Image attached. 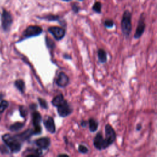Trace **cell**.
<instances>
[{
    "mask_svg": "<svg viewBox=\"0 0 157 157\" xmlns=\"http://www.w3.org/2000/svg\"><path fill=\"white\" fill-rule=\"evenodd\" d=\"M2 139L12 153H17L20 150L21 144L15 136H12L6 134L2 136Z\"/></svg>",
    "mask_w": 157,
    "mask_h": 157,
    "instance_id": "cell-1",
    "label": "cell"
},
{
    "mask_svg": "<svg viewBox=\"0 0 157 157\" xmlns=\"http://www.w3.org/2000/svg\"><path fill=\"white\" fill-rule=\"evenodd\" d=\"M121 28L123 35L126 37H129L132 29L131 13L129 10L124 11L123 15L121 21Z\"/></svg>",
    "mask_w": 157,
    "mask_h": 157,
    "instance_id": "cell-2",
    "label": "cell"
},
{
    "mask_svg": "<svg viewBox=\"0 0 157 157\" xmlns=\"http://www.w3.org/2000/svg\"><path fill=\"white\" fill-rule=\"evenodd\" d=\"M57 112L61 117H66L69 115L73 111L72 108L68 104L67 101L65 99L57 107Z\"/></svg>",
    "mask_w": 157,
    "mask_h": 157,
    "instance_id": "cell-3",
    "label": "cell"
},
{
    "mask_svg": "<svg viewBox=\"0 0 157 157\" xmlns=\"http://www.w3.org/2000/svg\"><path fill=\"white\" fill-rule=\"evenodd\" d=\"M42 33V28L39 26L31 25L29 26L23 33L25 38L35 37L40 35Z\"/></svg>",
    "mask_w": 157,
    "mask_h": 157,
    "instance_id": "cell-4",
    "label": "cell"
},
{
    "mask_svg": "<svg viewBox=\"0 0 157 157\" xmlns=\"http://www.w3.org/2000/svg\"><path fill=\"white\" fill-rule=\"evenodd\" d=\"M93 145L96 149L99 150L105 149L109 147V145L107 144L105 139L103 138L102 134L100 132L97 133L95 137L94 138Z\"/></svg>",
    "mask_w": 157,
    "mask_h": 157,
    "instance_id": "cell-5",
    "label": "cell"
},
{
    "mask_svg": "<svg viewBox=\"0 0 157 157\" xmlns=\"http://www.w3.org/2000/svg\"><path fill=\"white\" fill-rule=\"evenodd\" d=\"M105 139L109 146L112 145L116 139L115 131L114 129L112 128V126L109 124H107L105 126Z\"/></svg>",
    "mask_w": 157,
    "mask_h": 157,
    "instance_id": "cell-6",
    "label": "cell"
},
{
    "mask_svg": "<svg viewBox=\"0 0 157 157\" xmlns=\"http://www.w3.org/2000/svg\"><path fill=\"white\" fill-rule=\"evenodd\" d=\"M48 31L52 34L56 40L62 39L64 37L66 33V31L64 28L58 26H51L48 28Z\"/></svg>",
    "mask_w": 157,
    "mask_h": 157,
    "instance_id": "cell-7",
    "label": "cell"
},
{
    "mask_svg": "<svg viewBox=\"0 0 157 157\" xmlns=\"http://www.w3.org/2000/svg\"><path fill=\"white\" fill-rule=\"evenodd\" d=\"M2 26L5 31H8L11 26L12 23V17L10 13L6 10H3L1 15Z\"/></svg>",
    "mask_w": 157,
    "mask_h": 157,
    "instance_id": "cell-8",
    "label": "cell"
},
{
    "mask_svg": "<svg viewBox=\"0 0 157 157\" xmlns=\"http://www.w3.org/2000/svg\"><path fill=\"white\" fill-rule=\"evenodd\" d=\"M145 28V21H144V14H142L139 20L137 26V28L136 29V31H135V33L134 35V37L137 39L140 38L142 36V35L143 34Z\"/></svg>",
    "mask_w": 157,
    "mask_h": 157,
    "instance_id": "cell-9",
    "label": "cell"
},
{
    "mask_svg": "<svg viewBox=\"0 0 157 157\" xmlns=\"http://www.w3.org/2000/svg\"><path fill=\"white\" fill-rule=\"evenodd\" d=\"M69 78L64 72H60L56 80V85L61 88H64L68 85Z\"/></svg>",
    "mask_w": 157,
    "mask_h": 157,
    "instance_id": "cell-10",
    "label": "cell"
},
{
    "mask_svg": "<svg viewBox=\"0 0 157 157\" xmlns=\"http://www.w3.org/2000/svg\"><path fill=\"white\" fill-rule=\"evenodd\" d=\"M36 145L42 150H47L50 145V139L47 137H44L37 139L35 141Z\"/></svg>",
    "mask_w": 157,
    "mask_h": 157,
    "instance_id": "cell-11",
    "label": "cell"
},
{
    "mask_svg": "<svg viewBox=\"0 0 157 157\" xmlns=\"http://www.w3.org/2000/svg\"><path fill=\"white\" fill-rule=\"evenodd\" d=\"M44 125L49 132L52 134L55 132V124L52 117H47L46 119L44 120Z\"/></svg>",
    "mask_w": 157,
    "mask_h": 157,
    "instance_id": "cell-12",
    "label": "cell"
},
{
    "mask_svg": "<svg viewBox=\"0 0 157 157\" xmlns=\"http://www.w3.org/2000/svg\"><path fill=\"white\" fill-rule=\"evenodd\" d=\"M32 121L34 126H39L42 121V116L37 111H34L32 113Z\"/></svg>",
    "mask_w": 157,
    "mask_h": 157,
    "instance_id": "cell-13",
    "label": "cell"
},
{
    "mask_svg": "<svg viewBox=\"0 0 157 157\" xmlns=\"http://www.w3.org/2000/svg\"><path fill=\"white\" fill-rule=\"evenodd\" d=\"M34 131H33V129H27L25 131L23 132L22 133H21L20 134H18V135H17L15 136L18 139H20V140H26L28 139H29L32 135H34Z\"/></svg>",
    "mask_w": 157,
    "mask_h": 157,
    "instance_id": "cell-14",
    "label": "cell"
},
{
    "mask_svg": "<svg viewBox=\"0 0 157 157\" xmlns=\"http://www.w3.org/2000/svg\"><path fill=\"white\" fill-rule=\"evenodd\" d=\"M98 60L100 63H106V61L107 60L106 52L104 49L99 48L98 50Z\"/></svg>",
    "mask_w": 157,
    "mask_h": 157,
    "instance_id": "cell-15",
    "label": "cell"
},
{
    "mask_svg": "<svg viewBox=\"0 0 157 157\" xmlns=\"http://www.w3.org/2000/svg\"><path fill=\"white\" fill-rule=\"evenodd\" d=\"M64 96L62 94H59L56 95L55 97L53 98V99L52 101V104L55 106V107H57L58 105H59L61 103H62L64 101Z\"/></svg>",
    "mask_w": 157,
    "mask_h": 157,
    "instance_id": "cell-16",
    "label": "cell"
},
{
    "mask_svg": "<svg viewBox=\"0 0 157 157\" xmlns=\"http://www.w3.org/2000/svg\"><path fill=\"white\" fill-rule=\"evenodd\" d=\"M88 124L89 125V129L91 132H95L98 127V122L93 119L90 118L88 121Z\"/></svg>",
    "mask_w": 157,
    "mask_h": 157,
    "instance_id": "cell-17",
    "label": "cell"
},
{
    "mask_svg": "<svg viewBox=\"0 0 157 157\" xmlns=\"http://www.w3.org/2000/svg\"><path fill=\"white\" fill-rule=\"evenodd\" d=\"M42 19L51 21H59V17L58 15H53V14H48L46 15H44L42 17H40Z\"/></svg>",
    "mask_w": 157,
    "mask_h": 157,
    "instance_id": "cell-18",
    "label": "cell"
},
{
    "mask_svg": "<svg viewBox=\"0 0 157 157\" xmlns=\"http://www.w3.org/2000/svg\"><path fill=\"white\" fill-rule=\"evenodd\" d=\"M15 86L17 87V88H18V90L20 92H21L22 93H24L25 88V82L22 80H21V79L17 80L15 82Z\"/></svg>",
    "mask_w": 157,
    "mask_h": 157,
    "instance_id": "cell-19",
    "label": "cell"
},
{
    "mask_svg": "<svg viewBox=\"0 0 157 157\" xmlns=\"http://www.w3.org/2000/svg\"><path fill=\"white\" fill-rule=\"evenodd\" d=\"M25 124L23 123H20V122H17L10 126V130L12 131H17L20 129H21L23 126Z\"/></svg>",
    "mask_w": 157,
    "mask_h": 157,
    "instance_id": "cell-20",
    "label": "cell"
},
{
    "mask_svg": "<svg viewBox=\"0 0 157 157\" xmlns=\"http://www.w3.org/2000/svg\"><path fill=\"white\" fill-rule=\"evenodd\" d=\"M45 42H46V45L47 47L50 48V49H53L55 47V42H53V40H52L50 38H48V37H45Z\"/></svg>",
    "mask_w": 157,
    "mask_h": 157,
    "instance_id": "cell-21",
    "label": "cell"
},
{
    "mask_svg": "<svg viewBox=\"0 0 157 157\" xmlns=\"http://www.w3.org/2000/svg\"><path fill=\"white\" fill-rule=\"evenodd\" d=\"M101 7H102L101 3L100 2H96L95 4L93 5L92 9L96 13H101Z\"/></svg>",
    "mask_w": 157,
    "mask_h": 157,
    "instance_id": "cell-22",
    "label": "cell"
},
{
    "mask_svg": "<svg viewBox=\"0 0 157 157\" xmlns=\"http://www.w3.org/2000/svg\"><path fill=\"white\" fill-rule=\"evenodd\" d=\"M38 102L41 107H42L43 109H47L48 104H47V101L45 99H44L41 98H38Z\"/></svg>",
    "mask_w": 157,
    "mask_h": 157,
    "instance_id": "cell-23",
    "label": "cell"
},
{
    "mask_svg": "<svg viewBox=\"0 0 157 157\" xmlns=\"http://www.w3.org/2000/svg\"><path fill=\"white\" fill-rule=\"evenodd\" d=\"M19 110H20V115L22 117H25L28 115V110L25 106H23V105L20 106Z\"/></svg>",
    "mask_w": 157,
    "mask_h": 157,
    "instance_id": "cell-24",
    "label": "cell"
},
{
    "mask_svg": "<svg viewBox=\"0 0 157 157\" xmlns=\"http://www.w3.org/2000/svg\"><path fill=\"white\" fill-rule=\"evenodd\" d=\"M9 103L7 101H2L0 103V113L3 112L5 109L8 107Z\"/></svg>",
    "mask_w": 157,
    "mask_h": 157,
    "instance_id": "cell-25",
    "label": "cell"
},
{
    "mask_svg": "<svg viewBox=\"0 0 157 157\" xmlns=\"http://www.w3.org/2000/svg\"><path fill=\"white\" fill-rule=\"evenodd\" d=\"M104 25L106 28H112L114 25V23L113 21L111 19H106L104 22Z\"/></svg>",
    "mask_w": 157,
    "mask_h": 157,
    "instance_id": "cell-26",
    "label": "cell"
},
{
    "mask_svg": "<svg viewBox=\"0 0 157 157\" xmlns=\"http://www.w3.org/2000/svg\"><path fill=\"white\" fill-rule=\"evenodd\" d=\"M78 151H79V152H80V153H82L85 154V153H88V149L86 148V146L80 144V145H79V146H78Z\"/></svg>",
    "mask_w": 157,
    "mask_h": 157,
    "instance_id": "cell-27",
    "label": "cell"
},
{
    "mask_svg": "<svg viewBox=\"0 0 157 157\" xmlns=\"http://www.w3.org/2000/svg\"><path fill=\"white\" fill-rule=\"evenodd\" d=\"M0 151L2 153H9L8 147L4 145H2L0 146Z\"/></svg>",
    "mask_w": 157,
    "mask_h": 157,
    "instance_id": "cell-28",
    "label": "cell"
},
{
    "mask_svg": "<svg viewBox=\"0 0 157 157\" xmlns=\"http://www.w3.org/2000/svg\"><path fill=\"white\" fill-rule=\"evenodd\" d=\"M72 10L75 13H78L79 11V6H77V4H74L72 5Z\"/></svg>",
    "mask_w": 157,
    "mask_h": 157,
    "instance_id": "cell-29",
    "label": "cell"
},
{
    "mask_svg": "<svg viewBox=\"0 0 157 157\" xmlns=\"http://www.w3.org/2000/svg\"><path fill=\"white\" fill-rule=\"evenodd\" d=\"M80 124L82 127L85 128L87 126L88 124V121H85V120H82L81 121V123H80Z\"/></svg>",
    "mask_w": 157,
    "mask_h": 157,
    "instance_id": "cell-30",
    "label": "cell"
},
{
    "mask_svg": "<svg viewBox=\"0 0 157 157\" xmlns=\"http://www.w3.org/2000/svg\"><path fill=\"white\" fill-rule=\"evenodd\" d=\"M29 107L31 108V109H32V110H35L37 109V104H31L29 105Z\"/></svg>",
    "mask_w": 157,
    "mask_h": 157,
    "instance_id": "cell-31",
    "label": "cell"
},
{
    "mask_svg": "<svg viewBox=\"0 0 157 157\" xmlns=\"http://www.w3.org/2000/svg\"><path fill=\"white\" fill-rule=\"evenodd\" d=\"M141 128H142V124H141L140 123L137 124V126H136V129H137V131H140V130L141 129Z\"/></svg>",
    "mask_w": 157,
    "mask_h": 157,
    "instance_id": "cell-32",
    "label": "cell"
},
{
    "mask_svg": "<svg viewBox=\"0 0 157 157\" xmlns=\"http://www.w3.org/2000/svg\"><path fill=\"white\" fill-rule=\"evenodd\" d=\"M58 156H68L67 154H59L58 155Z\"/></svg>",
    "mask_w": 157,
    "mask_h": 157,
    "instance_id": "cell-33",
    "label": "cell"
},
{
    "mask_svg": "<svg viewBox=\"0 0 157 157\" xmlns=\"http://www.w3.org/2000/svg\"><path fill=\"white\" fill-rule=\"evenodd\" d=\"M2 97H3V95H2V94H1V93H0V100L2 98Z\"/></svg>",
    "mask_w": 157,
    "mask_h": 157,
    "instance_id": "cell-34",
    "label": "cell"
},
{
    "mask_svg": "<svg viewBox=\"0 0 157 157\" xmlns=\"http://www.w3.org/2000/svg\"><path fill=\"white\" fill-rule=\"evenodd\" d=\"M63 1H71V0H63Z\"/></svg>",
    "mask_w": 157,
    "mask_h": 157,
    "instance_id": "cell-35",
    "label": "cell"
},
{
    "mask_svg": "<svg viewBox=\"0 0 157 157\" xmlns=\"http://www.w3.org/2000/svg\"><path fill=\"white\" fill-rule=\"evenodd\" d=\"M79 1H83V0H79Z\"/></svg>",
    "mask_w": 157,
    "mask_h": 157,
    "instance_id": "cell-36",
    "label": "cell"
}]
</instances>
